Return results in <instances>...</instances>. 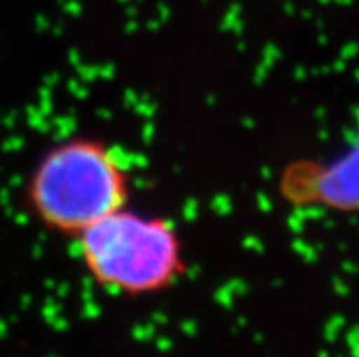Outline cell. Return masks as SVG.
<instances>
[{"instance_id": "obj_1", "label": "cell", "mask_w": 359, "mask_h": 357, "mask_svg": "<svg viewBox=\"0 0 359 357\" xmlns=\"http://www.w3.org/2000/svg\"><path fill=\"white\" fill-rule=\"evenodd\" d=\"M130 201V173L97 137L77 135L46 149L26 184L29 213L42 227L77 237Z\"/></svg>"}, {"instance_id": "obj_2", "label": "cell", "mask_w": 359, "mask_h": 357, "mask_svg": "<svg viewBox=\"0 0 359 357\" xmlns=\"http://www.w3.org/2000/svg\"><path fill=\"white\" fill-rule=\"evenodd\" d=\"M75 239L86 274L111 294L124 297L161 294L187 274V252L177 224L128 204Z\"/></svg>"}, {"instance_id": "obj_3", "label": "cell", "mask_w": 359, "mask_h": 357, "mask_svg": "<svg viewBox=\"0 0 359 357\" xmlns=\"http://www.w3.org/2000/svg\"><path fill=\"white\" fill-rule=\"evenodd\" d=\"M281 191L292 204L359 212V139L330 163L288 168L281 177Z\"/></svg>"}]
</instances>
